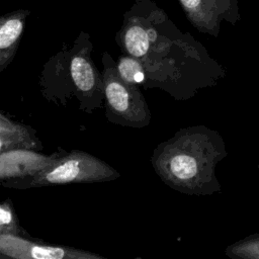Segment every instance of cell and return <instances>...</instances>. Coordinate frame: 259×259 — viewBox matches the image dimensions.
Returning a JSON list of instances; mask_svg holds the SVG:
<instances>
[{
  "label": "cell",
  "mask_w": 259,
  "mask_h": 259,
  "mask_svg": "<svg viewBox=\"0 0 259 259\" xmlns=\"http://www.w3.org/2000/svg\"><path fill=\"white\" fill-rule=\"evenodd\" d=\"M258 166H259V165H258Z\"/></svg>",
  "instance_id": "9a60e30c"
},
{
  "label": "cell",
  "mask_w": 259,
  "mask_h": 259,
  "mask_svg": "<svg viewBox=\"0 0 259 259\" xmlns=\"http://www.w3.org/2000/svg\"><path fill=\"white\" fill-rule=\"evenodd\" d=\"M23 24L19 19L13 18L4 22L0 28V71L2 72L9 64L11 59L10 49L16 44L21 31Z\"/></svg>",
  "instance_id": "ba28073f"
},
{
  "label": "cell",
  "mask_w": 259,
  "mask_h": 259,
  "mask_svg": "<svg viewBox=\"0 0 259 259\" xmlns=\"http://www.w3.org/2000/svg\"><path fill=\"white\" fill-rule=\"evenodd\" d=\"M69 73L75 90L81 97H92L101 101L103 92L102 77L86 57L75 56L71 59Z\"/></svg>",
  "instance_id": "8992f818"
},
{
  "label": "cell",
  "mask_w": 259,
  "mask_h": 259,
  "mask_svg": "<svg viewBox=\"0 0 259 259\" xmlns=\"http://www.w3.org/2000/svg\"><path fill=\"white\" fill-rule=\"evenodd\" d=\"M33 128L10 120L4 113L0 114V151L13 149H41V143L36 139Z\"/></svg>",
  "instance_id": "52a82bcc"
},
{
  "label": "cell",
  "mask_w": 259,
  "mask_h": 259,
  "mask_svg": "<svg viewBox=\"0 0 259 259\" xmlns=\"http://www.w3.org/2000/svg\"><path fill=\"white\" fill-rule=\"evenodd\" d=\"M0 234L28 235L20 227L10 199L4 200L0 206Z\"/></svg>",
  "instance_id": "7c38bea8"
},
{
  "label": "cell",
  "mask_w": 259,
  "mask_h": 259,
  "mask_svg": "<svg viewBox=\"0 0 259 259\" xmlns=\"http://www.w3.org/2000/svg\"><path fill=\"white\" fill-rule=\"evenodd\" d=\"M124 46L130 55L137 59L143 58L147 54L150 46L148 32L140 26L131 27L125 33Z\"/></svg>",
  "instance_id": "9c48e42d"
},
{
  "label": "cell",
  "mask_w": 259,
  "mask_h": 259,
  "mask_svg": "<svg viewBox=\"0 0 259 259\" xmlns=\"http://www.w3.org/2000/svg\"><path fill=\"white\" fill-rule=\"evenodd\" d=\"M226 254L231 258L259 259V234L251 235L229 246Z\"/></svg>",
  "instance_id": "30bf717a"
},
{
  "label": "cell",
  "mask_w": 259,
  "mask_h": 259,
  "mask_svg": "<svg viewBox=\"0 0 259 259\" xmlns=\"http://www.w3.org/2000/svg\"><path fill=\"white\" fill-rule=\"evenodd\" d=\"M181 2L187 8H194L199 4L200 0H181Z\"/></svg>",
  "instance_id": "4fadbf2b"
},
{
  "label": "cell",
  "mask_w": 259,
  "mask_h": 259,
  "mask_svg": "<svg viewBox=\"0 0 259 259\" xmlns=\"http://www.w3.org/2000/svg\"><path fill=\"white\" fill-rule=\"evenodd\" d=\"M147 32H148V35H149L150 41H151V40H154V39L156 38V33H155V31H154L153 29H149Z\"/></svg>",
  "instance_id": "5bb4252c"
},
{
  "label": "cell",
  "mask_w": 259,
  "mask_h": 259,
  "mask_svg": "<svg viewBox=\"0 0 259 259\" xmlns=\"http://www.w3.org/2000/svg\"><path fill=\"white\" fill-rule=\"evenodd\" d=\"M119 173L91 154L74 150L64 153L52 165L30 178L2 182L5 187L30 188L54 184L91 183L114 180Z\"/></svg>",
  "instance_id": "7a4b0ae2"
},
{
  "label": "cell",
  "mask_w": 259,
  "mask_h": 259,
  "mask_svg": "<svg viewBox=\"0 0 259 259\" xmlns=\"http://www.w3.org/2000/svg\"><path fill=\"white\" fill-rule=\"evenodd\" d=\"M0 253L15 259H96L98 254L64 246H53L28 235L0 234Z\"/></svg>",
  "instance_id": "277c9868"
},
{
  "label": "cell",
  "mask_w": 259,
  "mask_h": 259,
  "mask_svg": "<svg viewBox=\"0 0 259 259\" xmlns=\"http://www.w3.org/2000/svg\"><path fill=\"white\" fill-rule=\"evenodd\" d=\"M63 154L54 153L51 156H46L29 149H13L1 152V180L2 182H9L30 178L52 165Z\"/></svg>",
  "instance_id": "5b68a950"
},
{
  "label": "cell",
  "mask_w": 259,
  "mask_h": 259,
  "mask_svg": "<svg viewBox=\"0 0 259 259\" xmlns=\"http://www.w3.org/2000/svg\"><path fill=\"white\" fill-rule=\"evenodd\" d=\"M106 100L107 117L111 122L134 127L147 125L151 113L137 85L127 84L117 71V66H105L101 74Z\"/></svg>",
  "instance_id": "3957f363"
},
{
  "label": "cell",
  "mask_w": 259,
  "mask_h": 259,
  "mask_svg": "<svg viewBox=\"0 0 259 259\" xmlns=\"http://www.w3.org/2000/svg\"><path fill=\"white\" fill-rule=\"evenodd\" d=\"M117 71L119 76L127 84H142L146 80L145 70L137 58L122 57L117 64Z\"/></svg>",
  "instance_id": "8fae6325"
},
{
  "label": "cell",
  "mask_w": 259,
  "mask_h": 259,
  "mask_svg": "<svg viewBox=\"0 0 259 259\" xmlns=\"http://www.w3.org/2000/svg\"><path fill=\"white\" fill-rule=\"evenodd\" d=\"M227 155L221 136L204 126L182 128L158 146L152 164L170 187L187 194L208 195L220 190L214 169Z\"/></svg>",
  "instance_id": "6da1fadb"
}]
</instances>
